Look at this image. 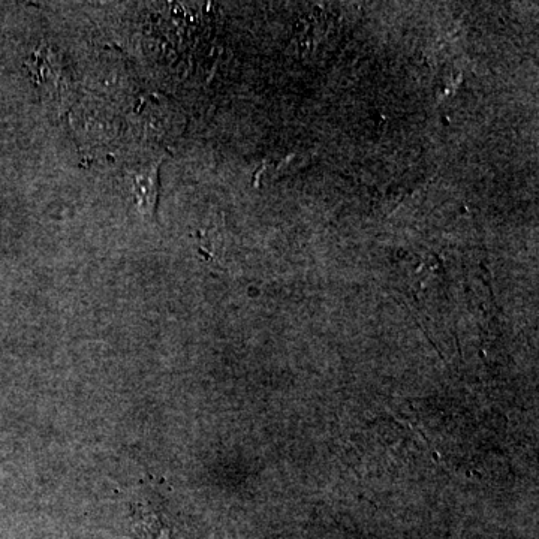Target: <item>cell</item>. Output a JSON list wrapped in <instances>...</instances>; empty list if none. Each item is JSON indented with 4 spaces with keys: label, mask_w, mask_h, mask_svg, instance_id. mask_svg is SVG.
<instances>
[{
    "label": "cell",
    "mask_w": 539,
    "mask_h": 539,
    "mask_svg": "<svg viewBox=\"0 0 539 539\" xmlns=\"http://www.w3.org/2000/svg\"><path fill=\"white\" fill-rule=\"evenodd\" d=\"M134 511V523L138 534L143 539H173V531L161 522V517L156 516L147 508L137 507Z\"/></svg>",
    "instance_id": "1"
}]
</instances>
